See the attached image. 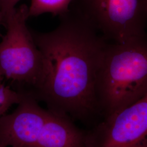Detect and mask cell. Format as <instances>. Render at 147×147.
<instances>
[{
    "instance_id": "obj_1",
    "label": "cell",
    "mask_w": 147,
    "mask_h": 147,
    "mask_svg": "<svg viewBox=\"0 0 147 147\" xmlns=\"http://www.w3.org/2000/svg\"><path fill=\"white\" fill-rule=\"evenodd\" d=\"M59 17L51 31L31 30L42 67L36 86L27 92L75 123H93L101 116L95 84L109 42L71 8Z\"/></svg>"
},
{
    "instance_id": "obj_2",
    "label": "cell",
    "mask_w": 147,
    "mask_h": 147,
    "mask_svg": "<svg viewBox=\"0 0 147 147\" xmlns=\"http://www.w3.org/2000/svg\"><path fill=\"white\" fill-rule=\"evenodd\" d=\"M95 93L102 119L147 93V35L109 42L96 76Z\"/></svg>"
},
{
    "instance_id": "obj_3",
    "label": "cell",
    "mask_w": 147,
    "mask_h": 147,
    "mask_svg": "<svg viewBox=\"0 0 147 147\" xmlns=\"http://www.w3.org/2000/svg\"><path fill=\"white\" fill-rule=\"evenodd\" d=\"M11 113L0 117V146L4 147H88V131L68 118L44 109L30 93Z\"/></svg>"
},
{
    "instance_id": "obj_4",
    "label": "cell",
    "mask_w": 147,
    "mask_h": 147,
    "mask_svg": "<svg viewBox=\"0 0 147 147\" xmlns=\"http://www.w3.org/2000/svg\"><path fill=\"white\" fill-rule=\"evenodd\" d=\"M28 7L22 4L5 14L7 32L0 42V75L17 85L16 90L29 92L41 73L42 55L27 26Z\"/></svg>"
},
{
    "instance_id": "obj_5",
    "label": "cell",
    "mask_w": 147,
    "mask_h": 147,
    "mask_svg": "<svg viewBox=\"0 0 147 147\" xmlns=\"http://www.w3.org/2000/svg\"><path fill=\"white\" fill-rule=\"evenodd\" d=\"M72 3L70 8L109 42H125L146 34L143 0H74Z\"/></svg>"
},
{
    "instance_id": "obj_6",
    "label": "cell",
    "mask_w": 147,
    "mask_h": 147,
    "mask_svg": "<svg viewBox=\"0 0 147 147\" xmlns=\"http://www.w3.org/2000/svg\"><path fill=\"white\" fill-rule=\"evenodd\" d=\"M88 147H147V93L88 130Z\"/></svg>"
},
{
    "instance_id": "obj_7",
    "label": "cell",
    "mask_w": 147,
    "mask_h": 147,
    "mask_svg": "<svg viewBox=\"0 0 147 147\" xmlns=\"http://www.w3.org/2000/svg\"><path fill=\"white\" fill-rule=\"evenodd\" d=\"M74 0H31L28 7L29 16H37L45 13L61 16L68 11Z\"/></svg>"
},
{
    "instance_id": "obj_8",
    "label": "cell",
    "mask_w": 147,
    "mask_h": 147,
    "mask_svg": "<svg viewBox=\"0 0 147 147\" xmlns=\"http://www.w3.org/2000/svg\"><path fill=\"white\" fill-rule=\"evenodd\" d=\"M22 93L7 86L0 82V117L5 115L12 106L18 105L22 98Z\"/></svg>"
},
{
    "instance_id": "obj_9",
    "label": "cell",
    "mask_w": 147,
    "mask_h": 147,
    "mask_svg": "<svg viewBox=\"0 0 147 147\" xmlns=\"http://www.w3.org/2000/svg\"><path fill=\"white\" fill-rule=\"evenodd\" d=\"M21 0H2L1 7L4 14H5L16 8V5Z\"/></svg>"
},
{
    "instance_id": "obj_10",
    "label": "cell",
    "mask_w": 147,
    "mask_h": 147,
    "mask_svg": "<svg viewBox=\"0 0 147 147\" xmlns=\"http://www.w3.org/2000/svg\"><path fill=\"white\" fill-rule=\"evenodd\" d=\"M4 18H5V14L2 11V7H1V4L0 3V26L1 25H3ZM1 37H2V36L1 35V32H0V38Z\"/></svg>"
},
{
    "instance_id": "obj_11",
    "label": "cell",
    "mask_w": 147,
    "mask_h": 147,
    "mask_svg": "<svg viewBox=\"0 0 147 147\" xmlns=\"http://www.w3.org/2000/svg\"><path fill=\"white\" fill-rule=\"evenodd\" d=\"M143 2L144 5V7L146 8V9L147 12V0H143Z\"/></svg>"
},
{
    "instance_id": "obj_12",
    "label": "cell",
    "mask_w": 147,
    "mask_h": 147,
    "mask_svg": "<svg viewBox=\"0 0 147 147\" xmlns=\"http://www.w3.org/2000/svg\"><path fill=\"white\" fill-rule=\"evenodd\" d=\"M3 79H4V78L0 75V82H3Z\"/></svg>"
},
{
    "instance_id": "obj_13",
    "label": "cell",
    "mask_w": 147,
    "mask_h": 147,
    "mask_svg": "<svg viewBox=\"0 0 147 147\" xmlns=\"http://www.w3.org/2000/svg\"><path fill=\"white\" fill-rule=\"evenodd\" d=\"M2 0H0V3L1 4V3H2Z\"/></svg>"
},
{
    "instance_id": "obj_14",
    "label": "cell",
    "mask_w": 147,
    "mask_h": 147,
    "mask_svg": "<svg viewBox=\"0 0 147 147\" xmlns=\"http://www.w3.org/2000/svg\"><path fill=\"white\" fill-rule=\"evenodd\" d=\"M0 147H3V146H0Z\"/></svg>"
}]
</instances>
